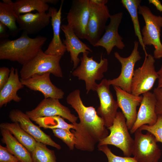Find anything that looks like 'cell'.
<instances>
[{
    "instance_id": "obj_9",
    "label": "cell",
    "mask_w": 162,
    "mask_h": 162,
    "mask_svg": "<svg viewBox=\"0 0 162 162\" xmlns=\"http://www.w3.org/2000/svg\"><path fill=\"white\" fill-rule=\"evenodd\" d=\"M90 14L88 23L87 40L94 47L105 32L110 15L106 5L97 4L89 0Z\"/></svg>"
},
{
    "instance_id": "obj_42",
    "label": "cell",
    "mask_w": 162,
    "mask_h": 162,
    "mask_svg": "<svg viewBox=\"0 0 162 162\" xmlns=\"http://www.w3.org/2000/svg\"><path fill=\"white\" fill-rule=\"evenodd\" d=\"M21 162L20 161H18V162Z\"/></svg>"
},
{
    "instance_id": "obj_18",
    "label": "cell",
    "mask_w": 162,
    "mask_h": 162,
    "mask_svg": "<svg viewBox=\"0 0 162 162\" xmlns=\"http://www.w3.org/2000/svg\"><path fill=\"white\" fill-rule=\"evenodd\" d=\"M142 96L136 120L130 130L131 134L134 133L143 125L154 124L157 120L158 115L155 112L156 99L154 94L149 91L143 93Z\"/></svg>"
},
{
    "instance_id": "obj_23",
    "label": "cell",
    "mask_w": 162,
    "mask_h": 162,
    "mask_svg": "<svg viewBox=\"0 0 162 162\" xmlns=\"http://www.w3.org/2000/svg\"><path fill=\"white\" fill-rule=\"evenodd\" d=\"M2 142L8 150L21 162H32L31 153L7 130L0 128Z\"/></svg>"
},
{
    "instance_id": "obj_24",
    "label": "cell",
    "mask_w": 162,
    "mask_h": 162,
    "mask_svg": "<svg viewBox=\"0 0 162 162\" xmlns=\"http://www.w3.org/2000/svg\"><path fill=\"white\" fill-rule=\"evenodd\" d=\"M0 128L9 131L31 153L35 148L37 142L23 129L18 123L3 122L0 124Z\"/></svg>"
},
{
    "instance_id": "obj_1",
    "label": "cell",
    "mask_w": 162,
    "mask_h": 162,
    "mask_svg": "<svg viewBox=\"0 0 162 162\" xmlns=\"http://www.w3.org/2000/svg\"><path fill=\"white\" fill-rule=\"evenodd\" d=\"M66 100L76 112L80 120L74 124V128L71 130L76 138L75 147L82 151H93L96 144L109 135L103 120L93 106L84 105L80 90L70 93Z\"/></svg>"
},
{
    "instance_id": "obj_4",
    "label": "cell",
    "mask_w": 162,
    "mask_h": 162,
    "mask_svg": "<svg viewBox=\"0 0 162 162\" xmlns=\"http://www.w3.org/2000/svg\"><path fill=\"white\" fill-rule=\"evenodd\" d=\"M62 57L46 54L40 49L33 58L22 65L20 72V79H26L46 73L62 78L63 73L60 64Z\"/></svg>"
},
{
    "instance_id": "obj_20",
    "label": "cell",
    "mask_w": 162,
    "mask_h": 162,
    "mask_svg": "<svg viewBox=\"0 0 162 162\" xmlns=\"http://www.w3.org/2000/svg\"><path fill=\"white\" fill-rule=\"evenodd\" d=\"M61 28L64 33L65 39L63 43L66 51L70 52L71 60L73 63V69L76 68L80 60L78 58L81 53L92 52V50L81 41L68 24H62Z\"/></svg>"
},
{
    "instance_id": "obj_5",
    "label": "cell",
    "mask_w": 162,
    "mask_h": 162,
    "mask_svg": "<svg viewBox=\"0 0 162 162\" xmlns=\"http://www.w3.org/2000/svg\"><path fill=\"white\" fill-rule=\"evenodd\" d=\"M138 13L142 15L145 23L141 31L144 45L154 46L153 56L155 59L162 58V44L160 38L162 16L154 14L146 5L139 6Z\"/></svg>"
},
{
    "instance_id": "obj_2",
    "label": "cell",
    "mask_w": 162,
    "mask_h": 162,
    "mask_svg": "<svg viewBox=\"0 0 162 162\" xmlns=\"http://www.w3.org/2000/svg\"><path fill=\"white\" fill-rule=\"evenodd\" d=\"M47 39L41 36L31 38L24 32L15 40L0 39V59L16 62L23 65L36 55Z\"/></svg>"
},
{
    "instance_id": "obj_19",
    "label": "cell",
    "mask_w": 162,
    "mask_h": 162,
    "mask_svg": "<svg viewBox=\"0 0 162 162\" xmlns=\"http://www.w3.org/2000/svg\"><path fill=\"white\" fill-rule=\"evenodd\" d=\"M64 2V0L62 1L58 10L54 7H50L48 10V13L51 17L53 37L47 48L44 52L46 54L62 56L66 51L65 46L62 41L60 36L61 11Z\"/></svg>"
},
{
    "instance_id": "obj_38",
    "label": "cell",
    "mask_w": 162,
    "mask_h": 162,
    "mask_svg": "<svg viewBox=\"0 0 162 162\" xmlns=\"http://www.w3.org/2000/svg\"><path fill=\"white\" fill-rule=\"evenodd\" d=\"M158 75V87L162 88V63L159 70L157 71Z\"/></svg>"
},
{
    "instance_id": "obj_39",
    "label": "cell",
    "mask_w": 162,
    "mask_h": 162,
    "mask_svg": "<svg viewBox=\"0 0 162 162\" xmlns=\"http://www.w3.org/2000/svg\"><path fill=\"white\" fill-rule=\"evenodd\" d=\"M93 1L97 4L101 5H106L108 2L107 0H93Z\"/></svg>"
},
{
    "instance_id": "obj_30",
    "label": "cell",
    "mask_w": 162,
    "mask_h": 162,
    "mask_svg": "<svg viewBox=\"0 0 162 162\" xmlns=\"http://www.w3.org/2000/svg\"><path fill=\"white\" fill-rule=\"evenodd\" d=\"M52 130L54 135L64 142L70 150L74 149L76 143V138L73 133L70 130L59 128Z\"/></svg>"
},
{
    "instance_id": "obj_3",
    "label": "cell",
    "mask_w": 162,
    "mask_h": 162,
    "mask_svg": "<svg viewBox=\"0 0 162 162\" xmlns=\"http://www.w3.org/2000/svg\"><path fill=\"white\" fill-rule=\"evenodd\" d=\"M89 53H82L80 58V64L72 73L73 76L85 81L87 94L91 90L96 91L98 84L96 81L103 78L104 73L107 71L108 65V59L103 58L102 54L98 62L94 59L93 56H88Z\"/></svg>"
},
{
    "instance_id": "obj_16",
    "label": "cell",
    "mask_w": 162,
    "mask_h": 162,
    "mask_svg": "<svg viewBox=\"0 0 162 162\" xmlns=\"http://www.w3.org/2000/svg\"><path fill=\"white\" fill-rule=\"evenodd\" d=\"M116 92L118 107L126 119L129 130H130L136 119L137 108L140 104L142 95L136 96L117 86H113Z\"/></svg>"
},
{
    "instance_id": "obj_6",
    "label": "cell",
    "mask_w": 162,
    "mask_h": 162,
    "mask_svg": "<svg viewBox=\"0 0 162 162\" xmlns=\"http://www.w3.org/2000/svg\"><path fill=\"white\" fill-rule=\"evenodd\" d=\"M110 134L101 140L98 146L110 145L120 149L126 157H130L134 139L131 136L126 123V119L122 112H117L112 125L107 128Z\"/></svg>"
},
{
    "instance_id": "obj_33",
    "label": "cell",
    "mask_w": 162,
    "mask_h": 162,
    "mask_svg": "<svg viewBox=\"0 0 162 162\" xmlns=\"http://www.w3.org/2000/svg\"><path fill=\"white\" fill-rule=\"evenodd\" d=\"M19 161L10 153L6 147L0 145V162H17Z\"/></svg>"
},
{
    "instance_id": "obj_26",
    "label": "cell",
    "mask_w": 162,
    "mask_h": 162,
    "mask_svg": "<svg viewBox=\"0 0 162 162\" xmlns=\"http://www.w3.org/2000/svg\"><path fill=\"white\" fill-rule=\"evenodd\" d=\"M142 1L141 0H122L123 6L129 12L133 23L135 35L138 39L139 42L144 51L145 55L147 53L146 46L144 45L140 30L138 18V9Z\"/></svg>"
},
{
    "instance_id": "obj_41",
    "label": "cell",
    "mask_w": 162,
    "mask_h": 162,
    "mask_svg": "<svg viewBox=\"0 0 162 162\" xmlns=\"http://www.w3.org/2000/svg\"><path fill=\"white\" fill-rule=\"evenodd\" d=\"M2 1L4 4H10L13 2L11 0H2Z\"/></svg>"
},
{
    "instance_id": "obj_40",
    "label": "cell",
    "mask_w": 162,
    "mask_h": 162,
    "mask_svg": "<svg viewBox=\"0 0 162 162\" xmlns=\"http://www.w3.org/2000/svg\"><path fill=\"white\" fill-rule=\"evenodd\" d=\"M44 2L47 4L50 3L56 5L59 2L58 0H44Z\"/></svg>"
},
{
    "instance_id": "obj_13",
    "label": "cell",
    "mask_w": 162,
    "mask_h": 162,
    "mask_svg": "<svg viewBox=\"0 0 162 162\" xmlns=\"http://www.w3.org/2000/svg\"><path fill=\"white\" fill-rule=\"evenodd\" d=\"M59 99L51 98H44L34 109L26 113L31 118L59 116L74 124L77 117L71 113L70 109L62 105Z\"/></svg>"
},
{
    "instance_id": "obj_10",
    "label": "cell",
    "mask_w": 162,
    "mask_h": 162,
    "mask_svg": "<svg viewBox=\"0 0 162 162\" xmlns=\"http://www.w3.org/2000/svg\"><path fill=\"white\" fill-rule=\"evenodd\" d=\"M139 42L135 41L134 47L130 55L127 57L121 56L117 52L114 55L121 65V72L117 78L108 80L110 85L117 86L131 93V84L136 63L142 58L138 50Z\"/></svg>"
},
{
    "instance_id": "obj_35",
    "label": "cell",
    "mask_w": 162,
    "mask_h": 162,
    "mask_svg": "<svg viewBox=\"0 0 162 162\" xmlns=\"http://www.w3.org/2000/svg\"><path fill=\"white\" fill-rule=\"evenodd\" d=\"M10 69L5 67L0 68V90L8 82L10 75Z\"/></svg>"
},
{
    "instance_id": "obj_37",
    "label": "cell",
    "mask_w": 162,
    "mask_h": 162,
    "mask_svg": "<svg viewBox=\"0 0 162 162\" xmlns=\"http://www.w3.org/2000/svg\"><path fill=\"white\" fill-rule=\"evenodd\" d=\"M149 3L153 4L160 12H162V4L159 0H149Z\"/></svg>"
},
{
    "instance_id": "obj_12",
    "label": "cell",
    "mask_w": 162,
    "mask_h": 162,
    "mask_svg": "<svg viewBox=\"0 0 162 162\" xmlns=\"http://www.w3.org/2000/svg\"><path fill=\"white\" fill-rule=\"evenodd\" d=\"M110 86L108 80L103 79L98 84L96 90L100 103L97 112L107 128L112 125L119 107L117 101L114 100L110 91Z\"/></svg>"
},
{
    "instance_id": "obj_17",
    "label": "cell",
    "mask_w": 162,
    "mask_h": 162,
    "mask_svg": "<svg viewBox=\"0 0 162 162\" xmlns=\"http://www.w3.org/2000/svg\"><path fill=\"white\" fill-rule=\"evenodd\" d=\"M50 74L46 73L37 75L26 79H20V80L24 86L30 90L41 92L44 98H63L64 92L52 84L50 80Z\"/></svg>"
},
{
    "instance_id": "obj_36",
    "label": "cell",
    "mask_w": 162,
    "mask_h": 162,
    "mask_svg": "<svg viewBox=\"0 0 162 162\" xmlns=\"http://www.w3.org/2000/svg\"><path fill=\"white\" fill-rule=\"evenodd\" d=\"M8 29V27L4 24L0 22V39H8L10 34Z\"/></svg>"
},
{
    "instance_id": "obj_11",
    "label": "cell",
    "mask_w": 162,
    "mask_h": 162,
    "mask_svg": "<svg viewBox=\"0 0 162 162\" xmlns=\"http://www.w3.org/2000/svg\"><path fill=\"white\" fill-rule=\"evenodd\" d=\"M89 0H74L67 14L68 25L79 39H87Z\"/></svg>"
},
{
    "instance_id": "obj_28",
    "label": "cell",
    "mask_w": 162,
    "mask_h": 162,
    "mask_svg": "<svg viewBox=\"0 0 162 162\" xmlns=\"http://www.w3.org/2000/svg\"><path fill=\"white\" fill-rule=\"evenodd\" d=\"M31 120L38 124L40 127L45 129L59 128L70 130L74 129V125L66 122L64 118L59 116L40 117L30 118Z\"/></svg>"
},
{
    "instance_id": "obj_27",
    "label": "cell",
    "mask_w": 162,
    "mask_h": 162,
    "mask_svg": "<svg viewBox=\"0 0 162 162\" xmlns=\"http://www.w3.org/2000/svg\"><path fill=\"white\" fill-rule=\"evenodd\" d=\"M13 7L18 16L22 13H30L36 10L38 12H46L50 8L44 0H17L14 2Z\"/></svg>"
},
{
    "instance_id": "obj_14",
    "label": "cell",
    "mask_w": 162,
    "mask_h": 162,
    "mask_svg": "<svg viewBox=\"0 0 162 162\" xmlns=\"http://www.w3.org/2000/svg\"><path fill=\"white\" fill-rule=\"evenodd\" d=\"M9 117L12 122L18 123L20 127L37 142L58 150L61 148V146L54 141L49 135L43 131L39 127L34 124L26 113L18 109H13L10 112Z\"/></svg>"
},
{
    "instance_id": "obj_8",
    "label": "cell",
    "mask_w": 162,
    "mask_h": 162,
    "mask_svg": "<svg viewBox=\"0 0 162 162\" xmlns=\"http://www.w3.org/2000/svg\"><path fill=\"white\" fill-rule=\"evenodd\" d=\"M155 58L151 54L145 55L142 66L134 70L131 84V94L140 96L149 92L158 78L155 70Z\"/></svg>"
},
{
    "instance_id": "obj_31",
    "label": "cell",
    "mask_w": 162,
    "mask_h": 162,
    "mask_svg": "<svg viewBox=\"0 0 162 162\" xmlns=\"http://www.w3.org/2000/svg\"><path fill=\"white\" fill-rule=\"evenodd\" d=\"M139 129L141 130H146L151 133L155 137L157 142L162 143V115H158L156 122L153 125H144Z\"/></svg>"
},
{
    "instance_id": "obj_34",
    "label": "cell",
    "mask_w": 162,
    "mask_h": 162,
    "mask_svg": "<svg viewBox=\"0 0 162 162\" xmlns=\"http://www.w3.org/2000/svg\"><path fill=\"white\" fill-rule=\"evenodd\" d=\"M153 93L156 99V113L157 115H162V88H155Z\"/></svg>"
},
{
    "instance_id": "obj_29",
    "label": "cell",
    "mask_w": 162,
    "mask_h": 162,
    "mask_svg": "<svg viewBox=\"0 0 162 162\" xmlns=\"http://www.w3.org/2000/svg\"><path fill=\"white\" fill-rule=\"evenodd\" d=\"M46 145L37 142L31 154L32 162H57L54 151L48 148Z\"/></svg>"
},
{
    "instance_id": "obj_32",
    "label": "cell",
    "mask_w": 162,
    "mask_h": 162,
    "mask_svg": "<svg viewBox=\"0 0 162 162\" xmlns=\"http://www.w3.org/2000/svg\"><path fill=\"white\" fill-rule=\"evenodd\" d=\"M98 150L106 155L108 162H138L134 157H122L114 154L107 145L98 146Z\"/></svg>"
},
{
    "instance_id": "obj_22",
    "label": "cell",
    "mask_w": 162,
    "mask_h": 162,
    "mask_svg": "<svg viewBox=\"0 0 162 162\" xmlns=\"http://www.w3.org/2000/svg\"><path fill=\"white\" fill-rule=\"evenodd\" d=\"M9 79L0 90V107L6 105L12 100L20 102L21 98L17 94L18 91L24 88L19 77L18 71L16 68L12 67L10 69Z\"/></svg>"
},
{
    "instance_id": "obj_15",
    "label": "cell",
    "mask_w": 162,
    "mask_h": 162,
    "mask_svg": "<svg viewBox=\"0 0 162 162\" xmlns=\"http://www.w3.org/2000/svg\"><path fill=\"white\" fill-rule=\"evenodd\" d=\"M123 16L122 12L110 15V22L106 25L103 35L94 47L100 46L104 48L108 55L110 54L114 47L123 50L125 45L122 38L118 33V29Z\"/></svg>"
},
{
    "instance_id": "obj_25",
    "label": "cell",
    "mask_w": 162,
    "mask_h": 162,
    "mask_svg": "<svg viewBox=\"0 0 162 162\" xmlns=\"http://www.w3.org/2000/svg\"><path fill=\"white\" fill-rule=\"evenodd\" d=\"M13 4H7L0 2V22L8 27L10 35L14 37L21 30L16 24L18 16L14 11Z\"/></svg>"
},
{
    "instance_id": "obj_7",
    "label": "cell",
    "mask_w": 162,
    "mask_h": 162,
    "mask_svg": "<svg viewBox=\"0 0 162 162\" xmlns=\"http://www.w3.org/2000/svg\"><path fill=\"white\" fill-rule=\"evenodd\" d=\"M139 129L134 132L132 154L138 162H159L161 151L154 136L147 132L143 134Z\"/></svg>"
},
{
    "instance_id": "obj_21",
    "label": "cell",
    "mask_w": 162,
    "mask_h": 162,
    "mask_svg": "<svg viewBox=\"0 0 162 162\" xmlns=\"http://www.w3.org/2000/svg\"><path fill=\"white\" fill-rule=\"evenodd\" d=\"M50 18L46 12H30L19 15L17 22L20 30L28 34H35L48 25Z\"/></svg>"
}]
</instances>
